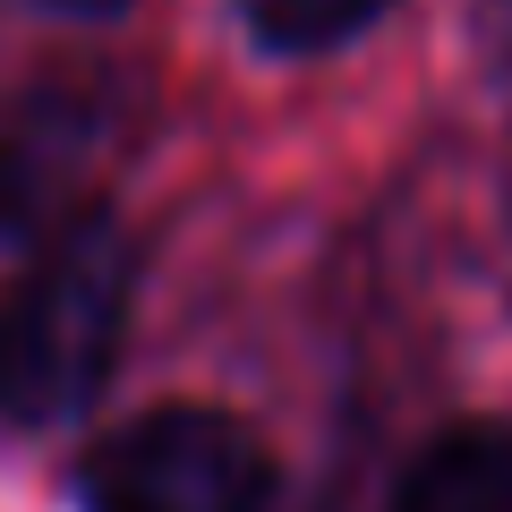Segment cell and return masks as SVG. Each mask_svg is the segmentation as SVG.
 <instances>
[{
    "label": "cell",
    "mask_w": 512,
    "mask_h": 512,
    "mask_svg": "<svg viewBox=\"0 0 512 512\" xmlns=\"http://www.w3.org/2000/svg\"><path fill=\"white\" fill-rule=\"evenodd\" d=\"M239 26H248L256 52L274 60H316V52H342L359 43L367 26H384L402 0H231Z\"/></svg>",
    "instance_id": "5"
},
{
    "label": "cell",
    "mask_w": 512,
    "mask_h": 512,
    "mask_svg": "<svg viewBox=\"0 0 512 512\" xmlns=\"http://www.w3.org/2000/svg\"><path fill=\"white\" fill-rule=\"evenodd\" d=\"M94 146H103V103L94 94H35L18 120L0 128V239H26V231H60L69 214V188L86 180Z\"/></svg>",
    "instance_id": "3"
},
{
    "label": "cell",
    "mask_w": 512,
    "mask_h": 512,
    "mask_svg": "<svg viewBox=\"0 0 512 512\" xmlns=\"http://www.w3.org/2000/svg\"><path fill=\"white\" fill-rule=\"evenodd\" d=\"M487 35H495V52L512 60V0H487Z\"/></svg>",
    "instance_id": "6"
},
{
    "label": "cell",
    "mask_w": 512,
    "mask_h": 512,
    "mask_svg": "<svg viewBox=\"0 0 512 512\" xmlns=\"http://www.w3.org/2000/svg\"><path fill=\"white\" fill-rule=\"evenodd\" d=\"M86 512H291V478L256 444L248 419L171 402L111 427L77 478Z\"/></svg>",
    "instance_id": "2"
},
{
    "label": "cell",
    "mask_w": 512,
    "mask_h": 512,
    "mask_svg": "<svg viewBox=\"0 0 512 512\" xmlns=\"http://www.w3.org/2000/svg\"><path fill=\"white\" fill-rule=\"evenodd\" d=\"M128 299H137V248L103 205L43 231L18 282L0 291V419L9 427L86 419L120 367Z\"/></svg>",
    "instance_id": "1"
},
{
    "label": "cell",
    "mask_w": 512,
    "mask_h": 512,
    "mask_svg": "<svg viewBox=\"0 0 512 512\" xmlns=\"http://www.w3.org/2000/svg\"><path fill=\"white\" fill-rule=\"evenodd\" d=\"M393 512H512V427H444L402 470Z\"/></svg>",
    "instance_id": "4"
},
{
    "label": "cell",
    "mask_w": 512,
    "mask_h": 512,
    "mask_svg": "<svg viewBox=\"0 0 512 512\" xmlns=\"http://www.w3.org/2000/svg\"><path fill=\"white\" fill-rule=\"evenodd\" d=\"M43 9H69V18H111V9H128V0H43Z\"/></svg>",
    "instance_id": "7"
}]
</instances>
